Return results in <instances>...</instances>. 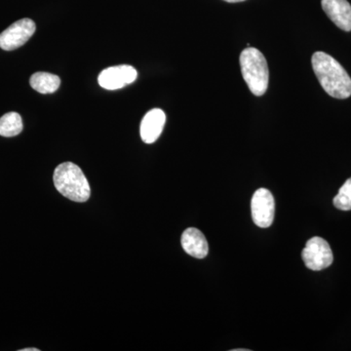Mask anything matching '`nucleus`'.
Segmentation results:
<instances>
[{
    "label": "nucleus",
    "instance_id": "nucleus-1",
    "mask_svg": "<svg viewBox=\"0 0 351 351\" xmlns=\"http://www.w3.org/2000/svg\"><path fill=\"white\" fill-rule=\"evenodd\" d=\"M311 63L316 77L325 92L332 98L348 99L351 96V78L345 69L327 53H314Z\"/></svg>",
    "mask_w": 351,
    "mask_h": 351
},
{
    "label": "nucleus",
    "instance_id": "nucleus-2",
    "mask_svg": "<svg viewBox=\"0 0 351 351\" xmlns=\"http://www.w3.org/2000/svg\"><path fill=\"white\" fill-rule=\"evenodd\" d=\"M55 188L75 202H86L91 195L89 182L82 170L73 162L60 164L53 175Z\"/></svg>",
    "mask_w": 351,
    "mask_h": 351
},
{
    "label": "nucleus",
    "instance_id": "nucleus-3",
    "mask_svg": "<svg viewBox=\"0 0 351 351\" xmlns=\"http://www.w3.org/2000/svg\"><path fill=\"white\" fill-rule=\"evenodd\" d=\"M240 66L252 93L263 96L269 87V66L263 53L256 48H246L240 54Z\"/></svg>",
    "mask_w": 351,
    "mask_h": 351
},
{
    "label": "nucleus",
    "instance_id": "nucleus-4",
    "mask_svg": "<svg viewBox=\"0 0 351 351\" xmlns=\"http://www.w3.org/2000/svg\"><path fill=\"white\" fill-rule=\"evenodd\" d=\"M302 258L307 269L314 271L327 269L334 262L329 243L318 237H313L306 242L302 252Z\"/></svg>",
    "mask_w": 351,
    "mask_h": 351
},
{
    "label": "nucleus",
    "instance_id": "nucleus-5",
    "mask_svg": "<svg viewBox=\"0 0 351 351\" xmlns=\"http://www.w3.org/2000/svg\"><path fill=\"white\" fill-rule=\"evenodd\" d=\"M252 218L258 228H267L274 223L276 202L269 189H258L251 201Z\"/></svg>",
    "mask_w": 351,
    "mask_h": 351
},
{
    "label": "nucleus",
    "instance_id": "nucleus-6",
    "mask_svg": "<svg viewBox=\"0 0 351 351\" xmlns=\"http://www.w3.org/2000/svg\"><path fill=\"white\" fill-rule=\"evenodd\" d=\"M36 29V24L31 19L17 21L0 34V48L5 51L18 49L34 36Z\"/></svg>",
    "mask_w": 351,
    "mask_h": 351
},
{
    "label": "nucleus",
    "instance_id": "nucleus-7",
    "mask_svg": "<svg viewBox=\"0 0 351 351\" xmlns=\"http://www.w3.org/2000/svg\"><path fill=\"white\" fill-rule=\"evenodd\" d=\"M137 76V71L133 66L121 64L104 69L99 75L98 82L104 89L117 90L135 82Z\"/></svg>",
    "mask_w": 351,
    "mask_h": 351
},
{
    "label": "nucleus",
    "instance_id": "nucleus-8",
    "mask_svg": "<svg viewBox=\"0 0 351 351\" xmlns=\"http://www.w3.org/2000/svg\"><path fill=\"white\" fill-rule=\"evenodd\" d=\"M321 5L337 27L351 32V5L348 0H322Z\"/></svg>",
    "mask_w": 351,
    "mask_h": 351
},
{
    "label": "nucleus",
    "instance_id": "nucleus-9",
    "mask_svg": "<svg viewBox=\"0 0 351 351\" xmlns=\"http://www.w3.org/2000/svg\"><path fill=\"white\" fill-rule=\"evenodd\" d=\"M165 122V112L160 108H154L145 115L141 123L140 134L145 144H152L160 137Z\"/></svg>",
    "mask_w": 351,
    "mask_h": 351
},
{
    "label": "nucleus",
    "instance_id": "nucleus-10",
    "mask_svg": "<svg viewBox=\"0 0 351 351\" xmlns=\"http://www.w3.org/2000/svg\"><path fill=\"white\" fill-rule=\"evenodd\" d=\"M182 247L186 254L196 258H204L209 252V245L204 234L195 228H186L182 234Z\"/></svg>",
    "mask_w": 351,
    "mask_h": 351
},
{
    "label": "nucleus",
    "instance_id": "nucleus-11",
    "mask_svg": "<svg viewBox=\"0 0 351 351\" xmlns=\"http://www.w3.org/2000/svg\"><path fill=\"white\" fill-rule=\"evenodd\" d=\"M29 84L32 89L40 94H52L59 89L61 80L59 76L44 71H38L32 75Z\"/></svg>",
    "mask_w": 351,
    "mask_h": 351
},
{
    "label": "nucleus",
    "instance_id": "nucleus-12",
    "mask_svg": "<svg viewBox=\"0 0 351 351\" xmlns=\"http://www.w3.org/2000/svg\"><path fill=\"white\" fill-rule=\"evenodd\" d=\"M23 131V120L19 113H6L0 119V136L11 138L19 135Z\"/></svg>",
    "mask_w": 351,
    "mask_h": 351
},
{
    "label": "nucleus",
    "instance_id": "nucleus-13",
    "mask_svg": "<svg viewBox=\"0 0 351 351\" xmlns=\"http://www.w3.org/2000/svg\"><path fill=\"white\" fill-rule=\"evenodd\" d=\"M332 202H334L335 207L341 211L351 210V178L339 189L338 195L335 196Z\"/></svg>",
    "mask_w": 351,
    "mask_h": 351
},
{
    "label": "nucleus",
    "instance_id": "nucleus-14",
    "mask_svg": "<svg viewBox=\"0 0 351 351\" xmlns=\"http://www.w3.org/2000/svg\"><path fill=\"white\" fill-rule=\"evenodd\" d=\"M225 1L230 2V3H237V2H242L245 0H225Z\"/></svg>",
    "mask_w": 351,
    "mask_h": 351
},
{
    "label": "nucleus",
    "instance_id": "nucleus-15",
    "mask_svg": "<svg viewBox=\"0 0 351 351\" xmlns=\"http://www.w3.org/2000/svg\"><path fill=\"white\" fill-rule=\"evenodd\" d=\"M20 351H39L38 348H24V350H21Z\"/></svg>",
    "mask_w": 351,
    "mask_h": 351
}]
</instances>
